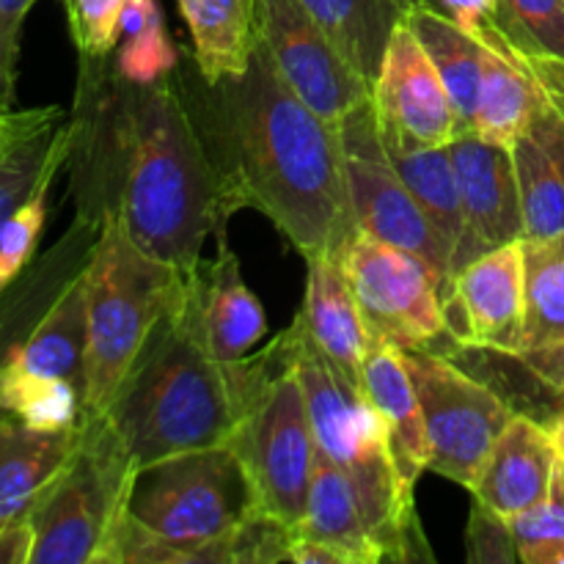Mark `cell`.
<instances>
[{
  "mask_svg": "<svg viewBox=\"0 0 564 564\" xmlns=\"http://www.w3.org/2000/svg\"><path fill=\"white\" fill-rule=\"evenodd\" d=\"M61 113V108H33V110H14L0 108V154L9 152L17 141L33 132L36 127L47 124L50 119Z\"/></svg>",
  "mask_w": 564,
  "mask_h": 564,
  "instance_id": "cell-38",
  "label": "cell"
},
{
  "mask_svg": "<svg viewBox=\"0 0 564 564\" xmlns=\"http://www.w3.org/2000/svg\"><path fill=\"white\" fill-rule=\"evenodd\" d=\"M336 130L356 229L422 259L438 281L444 308H449L455 301V257L397 174L380 135L372 99L345 116Z\"/></svg>",
  "mask_w": 564,
  "mask_h": 564,
  "instance_id": "cell-9",
  "label": "cell"
},
{
  "mask_svg": "<svg viewBox=\"0 0 564 564\" xmlns=\"http://www.w3.org/2000/svg\"><path fill=\"white\" fill-rule=\"evenodd\" d=\"M560 468L562 463L545 424L527 413H516L496 435L471 494L490 512L510 521L518 512L549 499Z\"/></svg>",
  "mask_w": 564,
  "mask_h": 564,
  "instance_id": "cell-17",
  "label": "cell"
},
{
  "mask_svg": "<svg viewBox=\"0 0 564 564\" xmlns=\"http://www.w3.org/2000/svg\"><path fill=\"white\" fill-rule=\"evenodd\" d=\"M402 358L422 405L430 471L471 490L496 435L516 411L494 389L463 372L446 352L402 350Z\"/></svg>",
  "mask_w": 564,
  "mask_h": 564,
  "instance_id": "cell-11",
  "label": "cell"
},
{
  "mask_svg": "<svg viewBox=\"0 0 564 564\" xmlns=\"http://www.w3.org/2000/svg\"><path fill=\"white\" fill-rule=\"evenodd\" d=\"M468 560L471 562H516L510 523L490 512L482 501L474 499L471 523H468Z\"/></svg>",
  "mask_w": 564,
  "mask_h": 564,
  "instance_id": "cell-37",
  "label": "cell"
},
{
  "mask_svg": "<svg viewBox=\"0 0 564 564\" xmlns=\"http://www.w3.org/2000/svg\"><path fill=\"white\" fill-rule=\"evenodd\" d=\"M538 380L543 386H549L551 394H554V400H556V408H564V352L556 358L554 364H551L549 369H545L543 375H540Z\"/></svg>",
  "mask_w": 564,
  "mask_h": 564,
  "instance_id": "cell-40",
  "label": "cell"
},
{
  "mask_svg": "<svg viewBox=\"0 0 564 564\" xmlns=\"http://www.w3.org/2000/svg\"><path fill=\"white\" fill-rule=\"evenodd\" d=\"M262 510L229 444L138 466L99 564H235L240 529Z\"/></svg>",
  "mask_w": 564,
  "mask_h": 564,
  "instance_id": "cell-4",
  "label": "cell"
},
{
  "mask_svg": "<svg viewBox=\"0 0 564 564\" xmlns=\"http://www.w3.org/2000/svg\"><path fill=\"white\" fill-rule=\"evenodd\" d=\"M127 86L121 105L124 187L113 209L149 257L191 270L207 237L224 235L226 218L235 213L224 171L169 77Z\"/></svg>",
  "mask_w": 564,
  "mask_h": 564,
  "instance_id": "cell-2",
  "label": "cell"
},
{
  "mask_svg": "<svg viewBox=\"0 0 564 564\" xmlns=\"http://www.w3.org/2000/svg\"><path fill=\"white\" fill-rule=\"evenodd\" d=\"M253 25L281 80L328 124L372 99V86L301 0H253Z\"/></svg>",
  "mask_w": 564,
  "mask_h": 564,
  "instance_id": "cell-12",
  "label": "cell"
},
{
  "mask_svg": "<svg viewBox=\"0 0 564 564\" xmlns=\"http://www.w3.org/2000/svg\"><path fill=\"white\" fill-rule=\"evenodd\" d=\"M446 325L457 345L516 358L523 336V246L494 248L463 264Z\"/></svg>",
  "mask_w": 564,
  "mask_h": 564,
  "instance_id": "cell-15",
  "label": "cell"
},
{
  "mask_svg": "<svg viewBox=\"0 0 564 564\" xmlns=\"http://www.w3.org/2000/svg\"><path fill=\"white\" fill-rule=\"evenodd\" d=\"M449 154L463 209V237L455 251L457 275L471 259L523 240V209L510 147L463 130L449 141Z\"/></svg>",
  "mask_w": 564,
  "mask_h": 564,
  "instance_id": "cell-14",
  "label": "cell"
},
{
  "mask_svg": "<svg viewBox=\"0 0 564 564\" xmlns=\"http://www.w3.org/2000/svg\"><path fill=\"white\" fill-rule=\"evenodd\" d=\"M386 143L391 163L397 174L413 193L419 207L435 226L441 240L449 246L455 257L457 246L463 237V209H460V191H457L455 165H452L449 143L446 147H402V143Z\"/></svg>",
  "mask_w": 564,
  "mask_h": 564,
  "instance_id": "cell-30",
  "label": "cell"
},
{
  "mask_svg": "<svg viewBox=\"0 0 564 564\" xmlns=\"http://www.w3.org/2000/svg\"><path fill=\"white\" fill-rule=\"evenodd\" d=\"M72 430H36L0 411V532L28 521L80 444Z\"/></svg>",
  "mask_w": 564,
  "mask_h": 564,
  "instance_id": "cell-21",
  "label": "cell"
},
{
  "mask_svg": "<svg viewBox=\"0 0 564 564\" xmlns=\"http://www.w3.org/2000/svg\"><path fill=\"white\" fill-rule=\"evenodd\" d=\"M521 246L523 336L516 361L540 378L564 352V235Z\"/></svg>",
  "mask_w": 564,
  "mask_h": 564,
  "instance_id": "cell-24",
  "label": "cell"
},
{
  "mask_svg": "<svg viewBox=\"0 0 564 564\" xmlns=\"http://www.w3.org/2000/svg\"><path fill=\"white\" fill-rule=\"evenodd\" d=\"M86 391L83 416L102 413L160 319L182 295L185 273L149 257L105 209L102 229L86 259Z\"/></svg>",
  "mask_w": 564,
  "mask_h": 564,
  "instance_id": "cell-6",
  "label": "cell"
},
{
  "mask_svg": "<svg viewBox=\"0 0 564 564\" xmlns=\"http://www.w3.org/2000/svg\"><path fill=\"white\" fill-rule=\"evenodd\" d=\"M53 182H44L25 204L14 209L0 224V295L14 284L17 275L25 270L31 257L36 253L39 237L47 220V196Z\"/></svg>",
  "mask_w": 564,
  "mask_h": 564,
  "instance_id": "cell-35",
  "label": "cell"
},
{
  "mask_svg": "<svg viewBox=\"0 0 564 564\" xmlns=\"http://www.w3.org/2000/svg\"><path fill=\"white\" fill-rule=\"evenodd\" d=\"M494 25L564 102V0H496Z\"/></svg>",
  "mask_w": 564,
  "mask_h": 564,
  "instance_id": "cell-28",
  "label": "cell"
},
{
  "mask_svg": "<svg viewBox=\"0 0 564 564\" xmlns=\"http://www.w3.org/2000/svg\"><path fill=\"white\" fill-rule=\"evenodd\" d=\"M402 22L411 28L413 36L419 39L427 58L433 61L435 72L444 80L452 108H455L457 121H460V132L471 130L488 44L477 33L466 31L452 17L441 14L438 9L427 3L413 6L402 17Z\"/></svg>",
  "mask_w": 564,
  "mask_h": 564,
  "instance_id": "cell-26",
  "label": "cell"
},
{
  "mask_svg": "<svg viewBox=\"0 0 564 564\" xmlns=\"http://www.w3.org/2000/svg\"><path fill=\"white\" fill-rule=\"evenodd\" d=\"M523 209V240L564 235V102L551 94L510 143Z\"/></svg>",
  "mask_w": 564,
  "mask_h": 564,
  "instance_id": "cell-18",
  "label": "cell"
},
{
  "mask_svg": "<svg viewBox=\"0 0 564 564\" xmlns=\"http://www.w3.org/2000/svg\"><path fill=\"white\" fill-rule=\"evenodd\" d=\"M477 36L488 44V53L471 130L488 141L510 147L518 132L543 108L551 91L534 75L532 66L507 47L494 22L479 28Z\"/></svg>",
  "mask_w": 564,
  "mask_h": 564,
  "instance_id": "cell-23",
  "label": "cell"
},
{
  "mask_svg": "<svg viewBox=\"0 0 564 564\" xmlns=\"http://www.w3.org/2000/svg\"><path fill=\"white\" fill-rule=\"evenodd\" d=\"M86 264L61 286L31 334L17 341L0 361V372L14 378L64 380L86 391Z\"/></svg>",
  "mask_w": 564,
  "mask_h": 564,
  "instance_id": "cell-19",
  "label": "cell"
},
{
  "mask_svg": "<svg viewBox=\"0 0 564 564\" xmlns=\"http://www.w3.org/2000/svg\"><path fill=\"white\" fill-rule=\"evenodd\" d=\"M275 345L301 380L317 452L339 466L356 488L358 505L383 560H419L422 532L416 507L413 496L402 488L389 430L378 408L369 402L361 386L350 383L312 345L297 319L275 339Z\"/></svg>",
  "mask_w": 564,
  "mask_h": 564,
  "instance_id": "cell-5",
  "label": "cell"
},
{
  "mask_svg": "<svg viewBox=\"0 0 564 564\" xmlns=\"http://www.w3.org/2000/svg\"><path fill=\"white\" fill-rule=\"evenodd\" d=\"M306 297H303L297 323L306 330L312 345L350 383L361 386V367L364 356H367L369 336L367 328H364L361 308H358L356 295H352L341 253H317V257L306 259Z\"/></svg>",
  "mask_w": 564,
  "mask_h": 564,
  "instance_id": "cell-20",
  "label": "cell"
},
{
  "mask_svg": "<svg viewBox=\"0 0 564 564\" xmlns=\"http://www.w3.org/2000/svg\"><path fill=\"white\" fill-rule=\"evenodd\" d=\"M295 534L319 545H328L345 564L386 562L372 532H369L356 488L345 477V471L323 455H317L312 488L306 496V510H303Z\"/></svg>",
  "mask_w": 564,
  "mask_h": 564,
  "instance_id": "cell-25",
  "label": "cell"
},
{
  "mask_svg": "<svg viewBox=\"0 0 564 564\" xmlns=\"http://www.w3.org/2000/svg\"><path fill=\"white\" fill-rule=\"evenodd\" d=\"M268 367V350L231 364L209 356L182 314L180 295L102 413L130 449L135 468L213 449L235 438Z\"/></svg>",
  "mask_w": 564,
  "mask_h": 564,
  "instance_id": "cell-3",
  "label": "cell"
},
{
  "mask_svg": "<svg viewBox=\"0 0 564 564\" xmlns=\"http://www.w3.org/2000/svg\"><path fill=\"white\" fill-rule=\"evenodd\" d=\"M391 3H394V6H397V11H400V14H402V17H405V14H408V11H411V9H413V6H416V3H419V0H391Z\"/></svg>",
  "mask_w": 564,
  "mask_h": 564,
  "instance_id": "cell-42",
  "label": "cell"
},
{
  "mask_svg": "<svg viewBox=\"0 0 564 564\" xmlns=\"http://www.w3.org/2000/svg\"><path fill=\"white\" fill-rule=\"evenodd\" d=\"M33 529L31 521H20L0 532V564H31Z\"/></svg>",
  "mask_w": 564,
  "mask_h": 564,
  "instance_id": "cell-39",
  "label": "cell"
},
{
  "mask_svg": "<svg viewBox=\"0 0 564 564\" xmlns=\"http://www.w3.org/2000/svg\"><path fill=\"white\" fill-rule=\"evenodd\" d=\"M0 411L36 430H72L83 422V391L64 380L0 372Z\"/></svg>",
  "mask_w": 564,
  "mask_h": 564,
  "instance_id": "cell-32",
  "label": "cell"
},
{
  "mask_svg": "<svg viewBox=\"0 0 564 564\" xmlns=\"http://www.w3.org/2000/svg\"><path fill=\"white\" fill-rule=\"evenodd\" d=\"M361 386L369 402L383 416L402 488L413 496L419 477L430 468V438L402 350L369 341L361 367Z\"/></svg>",
  "mask_w": 564,
  "mask_h": 564,
  "instance_id": "cell-22",
  "label": "cell"
},
{
  "mask_svg": "<svg viewBox=\"0 0 564 564\" xmlns=\"http://www.w3.org/2000/svg\"><path fill=\"white\" fill-rule=\"evenodd\" d=\"M543 424H545V430H549V438H551V444H554L556 457H560V463L564 466V408H556V411L551 413Z\"/></svg>",
  "mask_w": 564,
  "mask_h": 564,
  "instance_id": "cell-41",
  "label": "cell"
},
{
  "mask_svg": "<svg viewBox=\"0 0 564 564\" xmlns=\"http://www.w3.org/2000/svg\"><path fill=\"white\" fill-rule=\"evenodd\" d=\"M77 124L61 110L47 124L28 132L9 152L0 154V224L25 204L44 182H53L75 149Z\"/></svg>",
  "mask_w": 564,
  "mask_h": 564,
  "instance_id": "cell-31",
  "label": "cell"
},
{
  "mask_svg": "<svg viewBox=\"0 0 564 564\" xmlns=\"http://www.w3.org/2000/svg\"><path fill=\"white\" fill-rule=\"evenodd\" d=\"M268 352V372L253 391L229 446L240 455L262 510L297 529L319 452L301 380L275 341Z\"/></svg>",
  "mask_w": 564,
  "mask_h": 564,
  "instance_id": "cell-8",
  "label": "cell"
},
{
  "mask_svg": "<svg viewBox=\"0 0 564 564\" xmlns=\"http://www.w3.org/2000/svg\"><path fill=\"white\" fill-rule=\"evenodd\" d=\"M372 105L383 141L402 147H446L460 132L444 80L405 22H397L386 44Z\"/></svg>",
  "mask_w": 564,
  "mask_h": 564,
  "instance_id": "cell-13",
  "label": "cell"
},
{
  "mask_svg": "<svg viewBox=\"0 0 564 564\" xmlns=\"http://www.w3.org/2000/svg\"><path fill=\"white\" fill-rule=\"evenodd\" d=\"M341 262L369 341L397 350H438L435 341L452 339L438 281L422 259L356 231Z\"/></svg>",
  "mask_w": 564,
  "mask_h": 564,
  "instance_id": "cell-10",
  "label": "cell"
},
{
  "mask_svg": "<svg viewBox=\"0 0 564 564\" xmlns=\"http://www.w3.org/2000/svg\"><path fill=\"white\" fill-rule=\"evenodd\" d=\"M116 47H119L116 69H119L121 80L132 83V86H149V83L165 80L174 72V66L180 64L176 47L171 44L169 33H165L160 9H154L138 28L121 33Z\"/></svg>",
  "mask_w": 564,
  "mask_h": 564,
  "instance_id": "cell-34",
  "label": "cell"
},
{
  "mask_svg": "<svg viewBox=\"0 0 564 564\" xmlns=\"http://www.w3.org/2000/svg\"><path fill=\"white\" fill-rule=\"evenodd\" d=\"M220 171L231 209L253 207L312 259L356 235L339 130L281 80L257 39L242 75L218 80Z\"/></svg>",
  "mask_w": 564,
  "mask_h": 564,
  "instance_id": "cell-1",
  "label": "cell"
},
{
  "mask_svg": "<svg viewBox=\"0 0 564 564\" xmlns=\"http://www.w3.org/2000/svg\"><path fill=\"white\" fill-rule=\"evenodd\" d=\"M185 273L182 314L198 345L218 361H242L268 334L259 297L242 281V270L226 240L215 259H198Z\"/></svg>",
  "mask_w": 564,
  "mask_h": 564,
  "instance_id": "cell-16",
  "label": "cell"
},
{
  "mask_svg": "<svg viewBox=\"0 0 564 564\" xmlns=\"http://www.w3.org/2000/svg\"><path fill=\"white\" fill-rule=\"evenodd\" d=\"M301 3L334 39L352 69L372 86L391 31L402 20L397 6L391 0H301Z\"/></svg>",
  "mask_w": 564,
  "mask_h": 564,
  "instance_id": "cell-29",
  "label": "cell"
},
{
  "mask_svg": "<svg viewBox=\"0 0 564 564\" xmlns=\"http://www.w3.org/2000/svg\"><path fill=\"white\" fill-rule=\"evenodd\" d=\"M36 0H0V108H14L17 64L25 17Z\"/></svg>",
  "mask_w": 564,
  "mask_h": 564,
  "instance_id": "cell-36",
  "label": "cell"
},
{
  "mask_svg": "<svg viewBox=\"0 0 564 564\" xmlns=\"http://www.w3.org/2000/svg\"><path fill=\"white\" fill-rule=\"evenodd\" d=\"M193 39V58L204 83L242 75L257 47L253 0H176Z\"/></svg>",
  "mask_w": 564,
  "mask_h": 564,
  "instance_id": "cell-27",
  "label": "cell"
},
{
  "mask_svg": "<svg viewBox=\"0 0 564 564\" xmlns=\"http://www.w3.org/2000/svg\"><path fill=\"white\" fill-rule=\"evenodd\" d=\"M518 562L564 564V466L549 499L510 518Z\"/></svg>",
  "mask_w": 564,
  "mask_h": 564,
  "instance_id": "cell-33",
  "label": "cell"
},
{
  "mask_svg": "<svg viewBox=\"0 0 564 564\" xmlns=\"http://www.w3.org/2000/svg\"><path fill=\"white\" fill-rule=\"evenodd\" d=\"M135 474L130 449L105 413L83 416V435L61 477L31 512V564H99Z\"/></svg>",
  "mask_w": 564,
  "mask_h": 564,
  "instance_id": "cell-7",
  "label": "cell"
}]
</instances>
